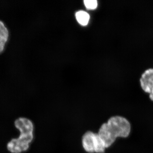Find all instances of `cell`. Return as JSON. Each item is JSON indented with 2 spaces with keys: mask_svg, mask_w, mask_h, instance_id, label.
Instances as JSON below:
<instances>
[{
  "mask_svg": "<svg viewBox=\"0 0 153 153\" xmlns=\"http://www.w3.org/2000/svg\"><path fill=\"white\" fill-rule=\"evenodd\" d=\"M131 131L130 123L126 119L119 116L110 118L102 125L98 134L106 148L109 147L118 137L126 138Z\"/></svg>",
  "mask_w": 153,
  "mask_h": 153,
  "instance_id": "1",
  "label": "cell"
},
{
  "mask_svg": "<svg viewBox=\"0 0 153 153\" xmlns=\"http://www.w3.org/2000/svg\"><path fill=\"white\" fill-rule=\"evenodd\" d=\"M15 125L21 134L19 138L11 140L8 143V150L12 153L26 152L34 139V124L29 119L20 117L15 121Z\"/></svg>",
  "mask_w": 153,
  "mask_h": 153,
  "instance_id": "2",
  "label": "cell"
},
{
  "mask_svg": "<svg viewBox=\"0 0 153 153\" xmlns=\"http://www.w3.org/2000/svg\"><path fill=\"white\" fill-rule=\"evenodd\" d=\"M82 147L89 153H103L106 149L98 133L93 132H86L82 136Z\"/></svg>",
  "mask_w": 153,
  "mask_h": 153,
  "instance_id": "3",
  "label": "cell"
},
{
  "mask_svg": "<svg viewBox=\"0 0 153 153\" xmlns=\"http://www.w3.org/2000/svg\"><path fill=\"white\" fill-rule=\"evenodd\" d=\"M140 84L144 92L153 93V68H149L144 71L140 79Z\"/></svg>",
  "mask_w": 153,
  "mask_h": 153,
  "instance_id": "4",
  "label": "cell"
},
{
  "mask_svg": "<svg viewBox=\"0 0 153 153\" xmlns=\"http://www.w3.org/2000/svg\"><path fill=\"white\" fill-rule=\"evenodd\" d=\"M9 37L8 29L2 21H0V52L4 50L5 44Z\"/></svg>",
  "mask_w": 153,
  "mask_h": 153,
  "instance_id": "5",
  "label": "cell"
},
{
  "mask_svg": "<svg viewBox=\"0 0 153 153\" xmlns=\"http://www.w3.org/2000/svg\"><path fill=\"white\" fill-rule=\"evenodd\" d=\"M76 18L77 22L82 26H86L89 22L90 16L86 12L79 11L76 13Z\"/></svg>",
  "mask_w": 153,
  "mask_h": 153,
  "instance_id": "6",
  "label": "cell"
},
{
  "mask_svg": "<svg viewBox=\"0 0 153 153\" xmlns=\"http://www.w3.org/2000/svg\"><path fill=\"white\" fill-rule=\"evenodd\" d=\"M84 3L86 8L88 10H95L98 6L97 1L96 0H85Z\"/></svg>",
  "mask_w": 153,
  "mask_h": 153,
  "instance_id": "7",
  "label": "cell"
},
{
  "mask_svg": "<svg viewBox=\"0 0 153 153\" xmlns=\"http://www.w3.org/2000/svg\"><path fill=\"white\" fill-rule=\"evenodd\" d=\"M149 98L152 101H153V93L149 94Z\"/></svg>",
  "mask_w": 153,
  "mask_h": 153,
  "instance_id": "8",
  "label": "cell"
}]
</instances>
